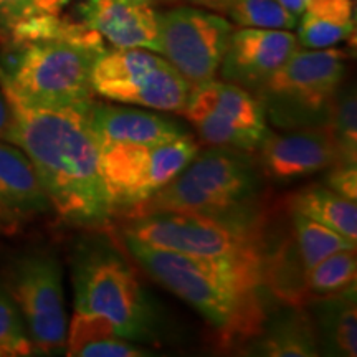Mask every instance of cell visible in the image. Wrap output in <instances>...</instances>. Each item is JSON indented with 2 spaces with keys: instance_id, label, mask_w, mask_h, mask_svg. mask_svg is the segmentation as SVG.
Segmentation results:
<instances>
[{
  "instance_id": "obj_1",
  "label": "cell",
  "mask_w": 357,
  "mask_h": 357,
  "mask_svg": "<svg viewBox=\"0 0 357 357\" xmlns=\"http://www.w3.org/2000/svg\"><path fill=\"white\" fill-rule=\"evenodd\" d=\"M10 106L8 142L33 164L53 212L68 225L102 229L113 211L100 166V149L84 108H40L0 86Z\"/></svg>"
},
{
  "instance_id": "obj_2",
  "label": "cell",
  "mask_w": 357,
  "mask_h": 357,
  "mask_svg": "<svg viewBox=\"0 0 357 357\" xmlns=\"http://www.w3.org/2000/svg\"><path fill=\"white\" fill-rule=\"evenodd\" d=\"M6 38L0 86L40 108H84L95 100L93 68L106 48L83 22L47 17L17 26Z\"/></svg>"
},
{
  "instance_id": "obj_3",
  "label": "cell",
  "mask_w": 357,
  "mask_h": 357,
  "mask_svg": "<svg viewBox=\"0 0 357 357\" xmlns=\"http://www.w3.org/2000/svg\"><path fill=\"white\" fill-rule=\"evenodd\" d=\"M121 236L129 255L151 278L194 307L225 339L255 336L266 312L261 263L187 255Z\"/></svg>"
},
{
  "instance_id": "obj_4",
  "label": "cell",
  "mask_w": 357,
  "mask_h": 357,
  "mask_svg": "<svg viewBox=\"0 0 357 357\" xmlns=\"http://www.w3.org/2000/svg\"><path fill=\"white\" fill-rule=\"evenodd\" d=\"M263 177L252 153L212 146L200 151L169 184L124 218L155 212H195L225 220L263 225Z\"/></svg>"
},
{
  "instance_id": "obj_5",
  "label": "cell",
  "mask_w": 357,
  "mask_h": 357,
  "mask_svg": "<svg viewBox=\"0 0 357 357\" xmlns=\"http://www.w3.org/2000/svg\"><path fill=\"white\" fill-rule=\"evenodd\" d=\"M75 311L108 318L128 341H155L162 316L136 270L106 236L82 238L71 253Z\"/></svg>"
},
{
  "instance_id": "obj_6",
  "label": "cell",
  "mask_w": 357,
  "mask_h": 357,
  "mask_svg": "<svg viewBox=\"0 0 357 357\" xmlns=\"http://www.w3.org/2000/svg\"><path fill=\"white\" fill-rule=\"evenodd\" d=\"M349 55L341 48L300 50L265 83L257 98L276 129L328 124Z\"/></svg>"
},
{
  "instance_id": "obj_7",
  "label": "cell",
  "mask_w": 357,
  "mask_h": 357,
  "mask_svg": "<svg viewBox=\"0 0 357 357\" xmlns=\"http://www.w3.org/2000/svg\"><path fill=\"white\" fill-rule=\"evenodd\" d=\"M121 235L159 250L231 260H265L263 225L225 220L195 212H155L128 218Z\"/></svg>"
},
{
  "instance_id": "obj_8",
  "label": "cell",
  "mask_w": 357,
  "mask_h": 357,
  "mask_svg": "<svg viewBox=\"0 0 357 357\" xmlns=\"http://www.w3.org/2000/svg\"><path fill=\"white\" fill-rule=\"evenodd\" d=\"M0 281L19 307L37 354H65L63 271L55 253L45 248L15 253L3 263Z\"/></svg>"
},
{
  "instance_id": "obj_9",
  "label": "cell",
  "mask_w": 357,
  "mask_h": 357,
  "mask_svg": "<svg viewBox=\"0 0 357 357\" xmlns=\"http://www.w3.org/2000/svg\"><path fill=\"white\" fill-rule=\"evenodd\" d=\"M95 95L162 113H182L190 83L159 53L146 48L105 50L91 77Z\"/></svg>"
},
{
  "instance_id": "obj_10",
  "label": "cell",
  "mask_w": 357,
  "mask_h": 357,
  "mask_svg": "<svg viewBox=\"0 0 357 357\" xmlns=\"http://www.w3.org/2000/svg\"><path fill=\"white\" fill-rule=\"evenodd\" d=\"M100 166L111 211L126 215L169 184L199 153L192 136L164 144H100Z\"/></svg>"
},
{
  "instance_id": "obj_11",
  "label": "cell",
  "mask_w": 357,
  "mask_h": 357,
  "mask_svg": "<svg viewBox=\"0 0 357 357\" xmlns=\"http://www.w3.org/2000/svg\"><path fill=\"white\" fill-rule=\"evenodd\" d=\"M182 114L208 146L255 153L268 131L260 100L217 78L192 86Z\"/></svg>"
},
{
  "instance_id": "obj_12",
  "label": "cell",
  "mask_w": 357,
  "mask_h": 357,
  "mask_svg": "<svg viewBox=\"0 0 357 357\" xmlns=\"http://www.w3.org/2000/svg\"><path fill=\"white\" fill-rule=\"evenodd\" d=\"M160 55L190 86L215 78L229 47L234 24L199 7L159 12Z\"/></svg>"
},
{
  "instance_id": "obj_13",
  "label": "cell",
  "mask_w": 357,
  "mask_h": 357,
  "mask_svg": "<svg viewBox=\"0 0 357 357\" xmlns=\"http://www.w3.org/2000/svg\"><path fill=\"white\" fill-rule=\"evenodd\" d=\"M255 153L265 177L280 182L312 176L339 162L336 141L328 124L284 129V132L268 128Z\"/></svg>"
},
{
  "instance_id": "obj_14",
  "label": "cell",
  "mask_w": 357,
  "mask_h": 357,
  "mask_svg": "<svg viewBox=\"0 0 357 357\" xmlns=\"http://www.w3.org/2000/svg\"><path fill=\"white\" fill-rule=\"evenodd\" d=\"M300 48L289 30L240 26L231 32L220 63V78L257 95Z\"/></svg>"
},
{
  "instance_id": "obj_15",
  "label": "cell",
  "mask_w": 357,
  "mask_h": 357,
  "mask_svg": "<svg viewBox=\"0 0 357 357\" xmlns=\"http://www.w3.org/2000/svg\"><path fill=\"white\" fill-rule=\"evenodd\" d=\"M53 212L33 164L19 146L0 141V230L17 231Z\"/></svg>"
},
{
  "instance_id": "obj_16",
  "label": "cell",
  "mask_w": 357,
  "mask_h": 357,
  "mask_svg": "<svg viewBox=\"0 0 357 357\" xmlns=\"http://www.w3.org/2000/svg\"><path fill=\"white\" fill-rule=\"evenodd\" d=\"M82 22L114 48H146L160 55L159 12L142 0H84Z\"/></svg>"
},
{
  "instance_id": "obj_17",
  "label": "cell",
  "mask_w": 357,
  "mask_h": 357,
  "mask_svg": "<svg viewBox=\"0 0 357 357\" xmlns=\"http://www.w3.org/2000/svg\"><path fill=\"white\" fill-rule=\"evenodd\" d=\"M86 118L95 134L96 144H164L190 136L177 121L153 111L116 106L93 100Z\"/></svg>"
},
{
  "instance_id": "obj_18",
  "label": "cell",
  "mask_w": 357,
  "mask_h": 357,
  "mask_svg": "<svg viewBox=\"0 0 357 357\" xmlns=\"http://www.w3.org/2000/svg\"><path fill=\"white\" fill-rule=\"evenodd\" d=\"M247 354L266 357L319 356L314 326L305 305L283 303L280 310L265 312L255 336L248 339Z\"/></svg>"
},
{
  "instance_id": "obj_19",
  "label": "cell",
  "mask_w": 357,
  "mask_h": 357,
  "mask_svg": "<svg viewBox=\"0 0 357 357\" xmlns=\"http://www.w3.org/2000/svg\"><path fill=\"white\" fill-rule=\"evenodd\" d=\"M305 306L314 326L319 354H357L356 288L329 296H310Z\"/></svg>"
},
{
  "instance_id": "obj_20",
  "label": "cell",
  "mask_w": 357,
  "mask_h": 357,
  "mask_svg": "<svg viewBox=\"0 0 357 357\" xmlns=\"http://www.w3.org/2000/svg\"><path fill=\"white\" fill-rule=\"evenodd\" d=\"M65 354L75 357H142L149 352L124 339L108 318L75 311L66 331Z\"/></svg>"
},
{
  "instance_id": "obj_21",
  "label": "cell",
  "mask_w": 357,
  "mask_h": 357,
  "mask_svg": "<svg viewBox=\"0 0 357 357\" xmlns=\"http://www.w3.org/2000/svg\"><path fill=\"white\" fill-rule=\"evenodd\" d=\"M289 208L323 223L352 243H357V207L323 185H310L293 195Z\"/></svg>"
},
{
  "instance_id": "obj_22",
  "label": "cell",
  "mask_w": 357,
  "mask_h": 357,
  "mask_svg": "<svg viewBox=\"0 0 357 357\" xmlns=\"http://www.w3.org/2000/svg\"><path fill=\"white\" fill-rule=\"evenodd\" d=\"M195 6L225 17L236 26L250 29H296L298 19L276 0H190Z\"/></svg>"
},
{
  "instance_id": "obj_23",
  "label": "cell",
  "mask_w": 357,
  "mask_h": 357,
  "mask_svg": "<svg viewBox=\"0 0 357 357\" xmlns=\"http://www.w3.org/2000/svg\"><path fill=\"white\" fill-rule=\"evenodd\" d=\"M291 213V227L294 242H296L298 252H300L305 273L312 266L318 265L326 257L333 255L339 250L356 248V243L347 240L337 231L323 225V223L312 220V218L303 215V213L289 208Z\"/></svg>"
},
{
  "instance_id": "obj_24",
  "label": "cell",
  "mask_w": 357,
  "mask_h": 357,
  "mask_svg": "<svg viewBox=\"0 0 357 357\" xmlns=\"http://www.w3.org/2000/svg\"><path fill=\"white\" fill-rule=\"evenodd\" d=\"M356 248L339 250L326 257L305 273V287L310 296H329L356 288Z\"/></svg>"
},
{
  "instance_id": "obj_25",
  "label": "cell",
  "mask_w": 357,
  "mask_h": 357,
  "mask_svg": "<svg viewBox=\"0 0 357 357\" xmlns=\"http://www.w3.org/2000/svg\"><path fill=\"white\" fill-rule=\"evenodd\" d=\"M328 126L336 141L339 162L356 164L357 159V101L354 88L339 89Z\"/></svg>"
},
{
  "instance_id": "obj_26",
  "label": "cell",
  "mask_w": 357,
  "mask_h": 357,
  "mask_svg": "<svg viewBox=\"0 0 357 357\" xmlns=\"http://www.w3.org/2000/svg\"><path fill=\"white\" fill-rule=\"evenodd\" d=\"M32 354H37V351L30 341L24 318L10 293L0 281V357Z\"/></svg>"
},
{
  "instance_id": "obj_27",
  "label": "cell",
  "mask_w": 357,
  "mask_h": 357,
  "mask_svg": "<svg viewBox=\"0 0 357 357\" xmlns=\"http://www.w3.org/2000/svg\"><path fill=\"white\" fill-rule=\"evenodd\" d=\"M298 43L307 50L331 48L346 42L356 32V22H339L305 12L298 19Z\"/></svg>"
},
{
  "instance_id": "obj_28",
  "label": "cell",
  "mask_w": 357,
  "mask_h": 357,
  "mask_svg": "<svg viewBox=\"0 0 357 357\" xmlns=\"http://www.w3.org/2000/svg\"><path fill=\"white\" fill-rule=\"evenodd\" d=\"M71 0H0V33L6 37L29 22L61 15Z\"/></svg>"
},
{
  "instance_id": "obj_29",
  "label": "cell",
  "mask_w": 357,
  "mask_h": 357,
  "mask_svg": "<svg viewBox=\"0 0 357 357\" xmlns=\"http://www.w3.org/2000/svg\"><path fill=\"white\" fill-rule=\"evenodd\" d=\"M328 174V189L341 195L347 200L356 202L357 199V166L351 162H336L329 167Z\"/></svg>"
},
{
  "instance_id": "obj_30",
  "label": "cell",
  "mask_w": 357,
  "mask_h": 357,
  "mask_svg": "<svg viewBox=\"0 0 357 357\" xmlns=\"http://www.w3.org/2000/svg\"><path fill=\"white\" fill-rule=\"evenodd\" d=\"M305 12L339 22H356L352 0H303Z\"/></svg>"
},
{
  "instance_id": "obj_31",
  "label": "cell",
  "mask_w": 357,
  "mask_h": 357,
  "mask_svg": "<svg viewBox=\"0 0 357 357\" xmlns=\"http://www.w3.org/2000/svg\"><path fill=\"white\" fill-rule=\"evenodd\" d=\"M13 126V119L10 113V106L3 96L2 89H0V141L10 139V132Z\"/></svg>"
},
{
  "instance_id": "obj_32",
  "label": "cell",
  "mask_w": 357,
  "mask_h": 357,
  "mask_svg": "<svg viewBox=\"0 0 357 357\" xmlns=\"http://www.w3.org/2000/svg\"><path fill=\"white\" fill-rule=\"evenodd\" d=\"M276 2L283 8H287L296 19H300L303 13H305V2L303 0H276Z\"/></svg>"
},
{
  "instance_id": "obj_33",
  "label": "cell",
  "mask_w": 357,
  "mask_h": 357,
  "mask_svg": "<svg viewBox=\"0 0 357 357\" xmlns=\"http://www.w3.org/2000/svg\"><path fill=\"white\" fill-rule=\"evenodd\" d=\"M142 2L151 3V6H155V3H164V2H174V0H142Z\"/></svg>"
},
{
  "instance_id": "obj_34",
  "label": "cell",
  "mask_w": 357,
  "mask_h": 357,
  "mask_svg": "<svg viewBox=\"0 0 357 357\" xmlns=\"http://www.w3.org/2000/svg\"><path fill=\"white\" fill-rule=\"evenodd\" d=\"M0 234H2V230H0Z\"/></svg>"
}]
</instances>
